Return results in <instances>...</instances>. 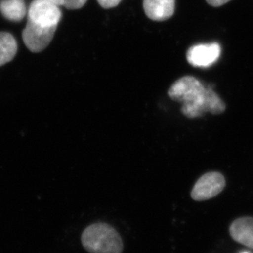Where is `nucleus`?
I'll return each mask as SVG.
<instances>
[{
  "instance_id": "f257e3e1",
  "label": "nucleus",
  "mask_w": 253,
  "mask_h": 253,
  "mask_svg": "<svg viewBox=\"0 0 253 253\" xmlns=\"http://www.w3.org/2000/svg\"><path fill=\"white\" fill-rule=\"evenodd\" d=\"M168 95L172 100L183 104L181 111L186 117H201L205 113L219 115L226 110V105L214 92L213 86H205L198 79L186 76L171 85Z\"/></svg>"
},
{
  "instance_id": "f03ea898",
  "label": "nucleus",
  "mask_w": 253,
  "mask_h": 253,
  "mask_svg": "<svg viewBox=\"0 0 253 253\" xmlns=\"http://www.w3.org/2000/svg\"><path fill=\"white\" fill-rule=\"evenodd\" d=\"M82 243L90 253H122V239L112 226L104 223L91 224L83 232Z\"/></svg>"
},
{
  "instance_id": "7ed1b4c3",
  "label": "nucleus",
  "mask_w": 253,
  "mask_h": 253,
  "mask_svg": "<svg viewBox=\"0 0 253 253\" xmlns=\"http://www.w3.org/2000/svg\"><path fill=\"white\" fill-rule=\"evenodd\" d=\"M61 18L59 6L49 0H33L27 9V21L44 28H57Z\"/></svg>"
},
{
  "instance_id": "20e7f679",
  "label": "nucleus",
  "mask_w": 253,
  "mask_h": 253,
  "mask_svg": "<svg viewBox=\"0 0 253 253\" xmlns=\"http://www.w3.org/2000/svg\"><path fill=\"white\" fill-rule=\"evenodd\" d=\"M56 27L44 28L27 21L22 31V40L27 49L32 53H40L46 49L54 38Z\"/></svg>"
},
{
  "instance_id": "39448f33",
  "label": "nucleus",
  "mask_w": 253,
  "mask_h": 253,
  "mask_svg": "<svg viewBox=\"0 0 253 253\" xmlns=\"http://www.w3.org/2000/svg\"><path fill=\"white\" fill-rule=\"evenodd\" d=\"M224 187V176L218 172H210L197 180L192 188L191 196L195 201H205L219 195Z\"/></svg>"
},
{
  "instance_id": "423d86ee",
  "label": "nucleus",
  "mask_w": 253,
  "mask_h": 253,
  "mask_svg": "<svg viewBox=\"0 0 253 253\" xmlns=\"http://www.w3.org/2000/svg\"><path fill=\"white\" fill-rule=\"evenodd\" d=\"M221 48L216 42L193 45L187 52L188 63L197 68H208L219 59Z\"/></svg>"
},
{
  "instance_id": "0eeeda50",
  "label": "nucleus",
  "mask_w": 253,
  "mask_h": 253,
  "mask_svg": "<svg viewBox=\"0 0 253 253\" xmlns=\"http://www.w3.org/2000/svg\"><path fill=\"white\" fill-rule=\"evenodd\" d=\"M143 8L150 19L166 21L174 13L175 0H143Z\"/></svg>"
},
{
  "instance_id": "6e6552de",
  "label": "nucleus",
  "mask_w": 253,
  "mask_h": 253,
  "mask_svg": "<svg viewBox=\"0 0 253 253\" xmlns=\"http://www.w3.org/2000/svg\"><path fill=\"white\" fill-rule=\"evenodd\" d=\"M229 232L234 241L253 249V218L243 217L234 220Z\"/></svg>"
},
{
  "instance_id": "1a4fd4ad",
  "label": "nucleus",
  "mask_w": 253,
  "mask_h": 253,
  "mask_svg": "<svg viewBox=\"0 0 253 253\" xmlns=\"http://www.w3.org/2000/svg\"><path fill=\"white\" fill-rule=\"evenodd\" d=\"M0 12L11 22H21L27 14L25 0H0Z\"/></svg>"
},
{
  "instance_id": "9d476101",
  "label": "nucleus",
  "mask_w": 253,
  "mask_h": 253,
  "mask_svg": "<svg viewBox=\"0 0 253 253\" xmlns=\"http://www.w3.org/2000/svg\"><path fill=\"white\" fill-rule=\"evenodd\" d=\"M17 52V43L8 32H0V67L14 59Z\"/></svg>"
},
{
  "instance_id": "9b49d317",
  "label": "nucleus",
  "mask_w": 253,
  "mask_h": 253,
  "mask_svg": "<svg viewBox=\"0 0 253 253\" xmlns=\"http://www.w3.org/2000/svg\"><path fill=\"white\" fill-rule=\"evenodd\" d=\"M59 7H66L68 9H79L87 2V0H49Z\"/></svg>"
},
{
  "instance_id": "f8f14e48",
  "label": "nucleus",
  "mask_w": 253,
  "mask_h": 253,
  "mask_svg": "<svg viewBox=\"0 0 253 253\" xmlns=\"http://www.w3.org/2000/svg\"><path fill=\"white\" fill-rule=\"evenodd\" d=\"M99 4L104 8H112L120 4L122 0H97Z\"/></svg>"
},
{
  "instance_id": "ddd939ff",
  "label": "nucleus",
  "mask_w": 253,
  "mask_h": 253,
  "mask_svg": "<svg viewBox=\"0 0 253 253\" xmlns=\"http://www.w3.org/2000/svg\"><path fill=\"white\" fill-rule=\"evenodd\" d=\"M211 6L213 7H220L222 5L225 4L231 0H206Z\"/></svg>"
},
{
  "instance_id": "4468645a",
  "label": "nucleus",
  "mask_w": 253,
  "mask_h": 253,
  "mask_svg": "<svg viewBox=\"0 0 253 253\" xmlns=\"http://www.w3.org/2000/svg\"><path fill=\"white\" fill-rule=\"evenodd\" d=\"M247 253V252H246V253Z\"/></svg>"
}]
</instances>
